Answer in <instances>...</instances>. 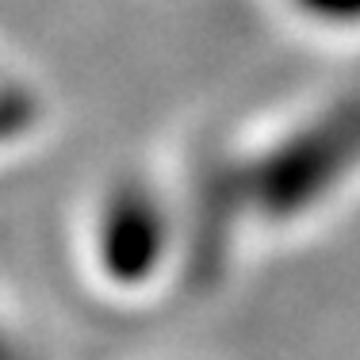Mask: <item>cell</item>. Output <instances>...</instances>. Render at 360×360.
Here are the masks:
<instances>
[{
  "mask_svg": "<svg viewBox=\"0 0 360 360\" xmlns=\"http://www.w3.org/2000/svg\"><path fill=\"white\" fill-rule=\"evenodd\" d=\"M360 176V89L288 108L226 142L203 169L200 203L211 222L272 230L326 211Z\"/></svg>",
  "mask_w": 360,
  "mask_h": 360,
  "instance_id": "obj_1",
  "label": "cell"
},
{
  "mask_svg": "<svg viewBox=\"0 0 360 360\" xmlns=\"http://www.w3.org/2000/svg\"><path fill=\"white\" fill-rule=\"evenodd\" d=\"M46 123V96L39 81L0 58V158L27 146Z\"/></svg>",
  "mask_w": 360,
  "mask_h": 360,
  "instance_id": "obj_2",
  "label": "cell"
},
{
  "mask_svg": "<svg viewBox=\"0 0 360 360\" xmlns=\"http://www.w3.org/2000/svg\"><path fill=\"white\" fill-rule=\"evenodd\" d=\"M299 31L319 39H360V0H272Z\"/></svg>",
  "mask_w": 360,
  "mask_h": 360,
  "instance_id": "obj_3",
  "label": "cell"
}]
</instances>
